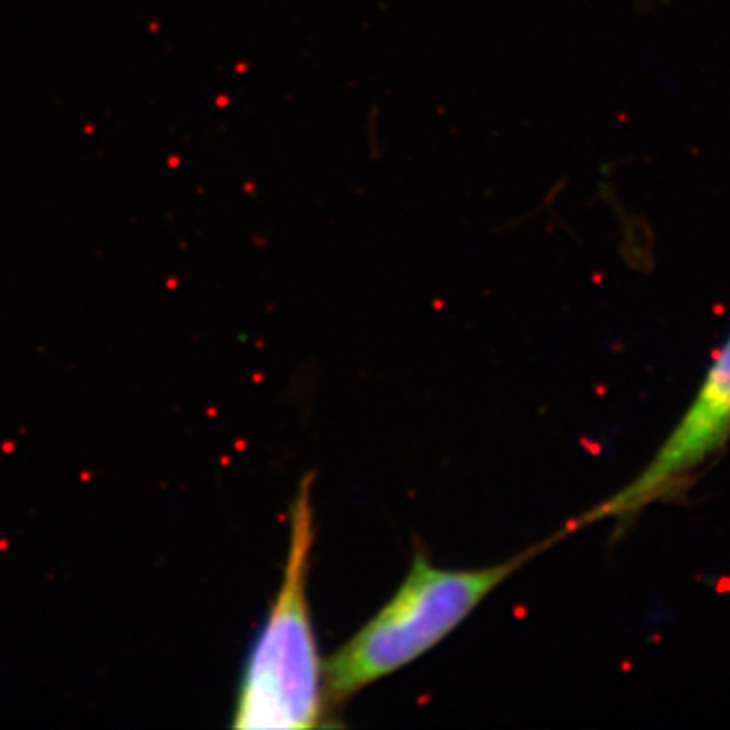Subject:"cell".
<instances>
[{
    "instance_id": "cell-3",
    "label": "cell",
    "mask_w": 730,
    "mask_h": 730,
    "mask_svg": "<svg viewBox=\"0 0 730 730\" xmlns=\"http://www.w3.org/2000/svg\"><path fill=\"white\" fill-rule=\"evenodd\" d=\"M730 440V335L712 359L700 387L680 422L641 472L589 512L568 519L560 532H572L597 521L627 523L649 505L680 491L702 467L714 461Z\"/></svg>"
},
{
    "instance_id": "cell-1",
    "label": "cell",
    "mask_w": 730,
    "mask_h": 730,
    "mask_svg": "<svg viewBox=\"0 0 730 730\" xmlns=\"http://www.w3.org/2000/svg\"><path fill=\"white\" fill-rule=\"evenodd\" d=\"M562 540L558 532L512 558L479 568L436 566L416 542L410 568L386 604L325 659L331 714L367 686L410 665L459 629L527 562Z\"/></svg>"
},
{
    "instance_id": "cell-2",
    "label": "cell",
    "mask_w": 730,
    "mask_h": 730,
    "mask_svg": "<svg viewBox=\"0 0 730 730\" xmlns=\"http://www.w3.org/2000/svg\"><path fill=\"white\" fill-rule=\"evenodd\" d=\"M315 472H306L290 507V538L280 586L248 651L231 727L304 730L335 727L325 698V659L308 601L315 546Z\"/></svg>"
}]
</instances>
